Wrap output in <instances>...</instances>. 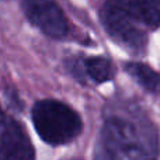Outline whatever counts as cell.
Segmentation results:
<instances>
[{
	"label": "cell",
	"instance_id": "obj_1",
	"mask_svg": "<svg viewBox=\"0 0 160 160\" xmlns=\"http://www.w3.org/2000/svg\"><path fill=\"white\" fill-rule=\"evenodd\" d=\"M100 135L111 145L117 160H155L158 156V133L141 111L128 108L112 112Z\"/></svg>",
	"mask_w": 160,
	"mask_h": 160
},
{
	"label": "cell",
	"instance_id": "obj_2",
	"mask_svg": "<svg viewBox=\"0 0 160 160\" xmlns=\"http://www.w3.org/2000/svg\"><path fill=\"white\" fill-rule=\"evenodd\" d=\"M31 117L39 138L53 146L72 142L83 129L79 114L65 102L56 100L35 102Z\"/></svg>",
	"mask_w": 160,
	"mask_h": 160
},
{
	"label": "cell",
	"instance_id": "obj_3",
	"mask_svg": "<svg viewBox=\"0 0 160 160\" xmlns=\"http://www.w3.org/2000/svg\"><path fill=\"white\" fill-rule=\"evenodd\" d=\"M101 24L115 44L132 53H141L146 48V34L136 21L115 6L107 4L100 11Z\"/></svg>",
	"mask_w": 160,
	"mask_h": 160
},
{
	"label": "cell",
	"instance_id": "obj_4",
	"mask_svg": "<svg viewBox=\"0 0 160 160\" xmlns=\"http://www.w3.org/2000/svg\"><path fill=\"white\" fill-rule=\"evenodd\" d=\"M21 7L27 18L45 35L55 39L68 35V18L55 0H21Z\"/></svg>",
	"mask_w": 160,
	"mask_h": 160
},
{
	"label": "cell",
	"instance_id": "obj_5",
	"mask_svg": "<svg viewBox=\"0 0 160 160\" xmlns=\"http://www.w3.org/2000/svg\"><path fill=\"white\" fill-rule=\"evenodd\" d=\"M0 160H35L27 131L3 110H0Z\"/></svg>",
	"mask_w": 160,
	"mask_h": 160
},
{
	"label": "cell",
	"instance_id": "obj_6",
	"mask_svg": "<svg viewBox=\"0 0 160 160\" xmlns=\"http://www.w3.org/2000/svg\"><path fill=\"white\" fill-rule=\"evenodd\" d=\"M108 4L118 7L148 28L160 27V0H108Z\"/></svg>",
	"mask_w": 160,
	"mask_h": 160
},
{
	"label": "cell",
	"instance_id": "obj_7",
	"mask_svg": "<svg viewBox=\"0 0 160 160\" xmlns=\"http://www.w3.org/2000/svg\"><path fill=\"white\" fill-rule=\"evenodd\" d=\"M125 70L146 91L160 94V73L153 70L152 68L146 66L143 63L132 62V63L125 65Z\"/></svg>",
	"mask_w": 160,
	"mask_h": 160
},
{
	"label": "cell",
	"instance_id": "obj_8",
	"mask_svg": "<svg viewBox=\"0 0 160 160\" xmlns=\"http://www.w3.org/2000/svg\"><path fill=\"white\" fill-rule=\"evenodd\" d=\"M82 66L86 75L96 83H105L112 79L115 75L114 65L102 56L86 59Z\"/></svg>",
	"mask_w": 160,
	"mask_h": 160
},
{
	"label": "cell",
	"instance_id": "obj_9",
	"mask_svg": "<svg viewBox=\"0 0 160 160\" xmlns=\"http://www.w3.org/2000/svg\"><path fill=\"white\" fill-rule=\"evenodd\" d=\"M94 160H117L115 152L102 135L98 136L96 149H94Z\"/></svg>",
	"mask_w": 160,
	"mask_h": 160
}]
</instances>
